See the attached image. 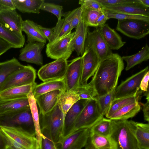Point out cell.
Masks as SVG:
<instances>
[{"label": "cell", "mask_w": 149, "mask_h": 149, "mask_svg": "<svg viewBox=\"0 0 149 149\" xmlns=\"http://www.w3.org/2000/svg\"><path fill=\"white\" fill-rule=\"evenodd\" d=\"M124 68L123 61L117 53H113L100 61L89 83L97 96L106 95L116 88L118 79Z\"/></svg>", "instance_id": "1"}, {"label": "cell", "mask_w": 149, "mask_h": 149, "mask_svg": "<svg viewBox=\"0 0 149 149\" xmlns=\"http://www.w3.org/2000/svg\"><path fill=\"white\" fill-rule=\"evenodd\" d=\"M135 121L111 120L110 137L116 143L117 149H139L135 135Z\"/></svg>", "instance_id": "2"}, {"label": "cell", "mask_w": 149, "mask_h": 149, "mask_svg": "<svg viewBox=\"0 0 149 149\" xmlns=\"http://www.w3.org/2000/svg\"><path fill=\"white\" fill-rule=\"evenodd\" d=\"M22 131L36 136L33 121L30 107L0 114V127Z\"/></svg>", "instance_id": "3"}, {"label": "cell", "mask_w": 149, "mask_h": 149, "mask_svg": "<svg viewBox=\"0 0 149 149\" xmlns=\"http://www.w3.org/2000/svg\"><path fill=\"white\" fill-rule=\"evenodd\" d=\"M39 115L41 129L47 132L55 143H58L63 137L64 116L57 104L49 112Z\"/></svg>", "instance_id": "4"}, {"label": "cell", "mask_w": 149, "mask_h": 149, "mask_svg": "<svg viewBox=\"0 0 149 149\" xmlns=\"http://www.w3.org/2000/svg\"><path fill=\"white\" fill-rule=\"evenodd\" d=\"M103 116L95 97L88 100L76 121L73 131L81 128H91Z\"/></svg>", "instance_id": "5"}, {"label": "cell", "mask_w": 149, "mask_h": 149, "mask_svg": "<svg viewBox=\"0 0 149 149\" xmlns=\"http://www.w3.org/2000/svg\"><path fill=\"white\" fill-rule=\"evenodd\" d=\"M35 69L30 65H24L10 75L4 81L0 88V92L12 87L29 84H35Z\"/></svg>", "instance_id": "6"}, {"label": "cell", "mask_w": 149, "mask_h": 149, "mask_svg": "<svg viewBox=\"0 0 149 149\" xmlns=\"http://www.w3.org/2000/svg\"><path fill=\"white\" fill-rule=\"evenodd\" d=\"M116 29L129 38L140 39L149 33V23L136 19L118 20Z\"/></svg>", "instance_id": "7"}, {"label": "cell", "mask_w": 149, "mask_h": 149, "mask_svg": "<svg viewBox=\"0 0 149 149\" xmlns=\"http://www.w3.org/2000/svg\"><path fill=\"white\" fill-rule=\"evenodd\" d=\"M74 32L51 42L46 45V53L52 59L64 58L67 60L74 50L71 44Z\"/></svg>", "instance_id": "8"}, {"label": "cell", "mask_w": 149, "mask_h": 149, "mask_svg": "<svg viewBox=\"0 0 149 149\" xmlns=\"http://www.w3.org/2000/svg\"><path fill=\"white\" fill-rule=\"evenodd\" d=\"M67 60L58 59L43 65L38 72L39 78L43 82L64 79L68 65Z\"/></svg>", "instance_id": "9"}, {"label": "cell", "mask_w": 149, "mask_h": 149, "mask_svg": "<svg viewBox=\"0 0 149 149\" xmlns=\"http://www.w3.org/2000/svg\"><path fill=\"white\" fill-rule=\"evenodd\" d=\"M148 71L149 67L147 66L122 82L119 86L116 87L113 98L130 96L136 94L139 91L142 79Z\"/></svg>", "instance_id": "10"}, {"label": "cell", "mask_w": 149, "mask_h": 149, "mask_svg": "<svg viewBox=\"0 0 149 149\" xmlns=\"http://www.w3.org/2000/svg\"><path fill=\"white\" fill-rule=\"evenodd\" d=\"M0 128L9 140L11 146L23 149H37L36 136L15 129Z\"/></svg>", "instance_id": "11"}, {"label": "cell", "mask_w": 149, "mask_h": 149, "mask_svg": "<svg viewBox=\"0 0 149 149\" xmlns=\"http://www.w3.org/2000/svg\"><path fill=\"white\" fill-rule=\"evenodd\" d=\"M90 130V128H81L62 137L55 143L57 149H82L85 145Z\"/></svg>", "instance_id": "12"}, {"label": "cell", "mask_w": 149, "mask_h": 149, "mask_svg": "<svg viewBox=\"0 0 149 149\" xmlns=\"http://www.w3.org/2000/svg\"><path fill=\"white\" fill-rule=\"evenodd\" d=\"M85 46L91 48L100 61L113 53L103 39L98 27L92 31L88 30Z\"/></svg>", "instance_id": "13"}, {"label": "cell", "mask_w": 149, "mask_h": 149, "mask_svg": "<svg viewBox=\"0 0 149 149\" xmlns=\"http://www.w3.org/2000/svg\"><path fill=\"white\" fill-rule=\"evenodd\" d=\"M81 56L82 70L80 84L81 85H84L87 84L89 78L94 75L100 60L91 48L86 46Z\"/></svg>", "instance_id": "14"}, {"label": "cell", "mask_w": 149, "mask_h": 149, "mask_svg": "<svg viewBox=\"0 0 149 149\" xmlns=\"http://www.w3.org/2000/svg\"><path fill=\"white\" fill-rule=\"evenodd\" d=\"M82 70V58L79 56L72 59L68 64L64 78L67 91H76L81 85Z\"/></svg>", "instance_id": "15"}, {"label": "cell", "mask_w": 149, "mask_h": 149, "mask_svg": "<svg viewBox=\"0 0 149 149\" xmlns=\"http://www.w3.org/2000/svg\"><path fill=\"white\" fill-rule=\"evenodd\" d=\"M45 45V43L41 42H28L20 50L19 59L39 65H42V51Z\"/></svg>", "instance_id": "16"}, {"label": "cell", "mask_w": 149, "mask_h": 149, "mask_svg": "<svg viewBox=\"0 0 149 149\" xmlns=\"http://www.w3.org/2000/svg\"><path fill=\"white\" fill-rule=\"evenodd\" d=\"M23 22L21 15L15 10H0V23L7 29L21 36H24L22 30Z\"/></svg>", "instance_id": "17"}, {"label": "cell", "mask_w": 149, "mask_h": 149, "mask_svg": "<svg viewBox=\"0 0 149 149\" xmlns=\"http://www.w3.org/2000/svg\"><path fill=\"white\" fill-rule=\"evenodd\" d=\"M88 100H79L68 111L64 118L63 137L73 131L76 121Z\"/></svg>", "instance_id": "18"}, {"label": "cell", "mask_w": 149, "mask_h": 149, "mask_svg": "<svg viewBox=\"0 0 149 149\" xmlns=\"http://www.w3.org/2000/svg\"><path fill=\"white\" fill-rule=\"evenodd\" d=\"M102 8L109 13L140 15L149 17V8L143 6L139 0L135 3L104 6Z\"/></svg>", "instance_id": "19"}, {"label": "cell", "mask_w": 149, "mask_h": 149, "mask_svg": "<svg viewBox=\"0 0 149 149\" xmlns=\"http://www.w3.org/2000/svg\"><path fill=\"white\" fill-rule=\"evenodd\" d=\"M62 91H54L35 98L39 108V115H44L55 107L57 105L59 96Z\"/></svg>", "instance_id": "20"}, {"label": "cell", "mask_w": 149, "mask_h": 149, "mask_svg": "<svg viewBox=\"0 0 149 149\" xmlns=\"http://www.w3.org/2000/svg\"><path fill=\"white\" fill-rule=\"evenodd\" d=\"M84 148V149H117V145L110 136L100 135L90 130Z\"/></svg>", "instance_id": "21"}, {"label": "cell", "mask_w": 149, "mask_h": 149, "mask_svg": "<svg viewBox=\"0 0 149 149\" xmlns=\"http://www.w3.org/2000/svg\"><path fill=\"white\" fill-rule=\"evenodd\" d=\"M75 30L72 40L71 44L77 55L81 56L84 51L85 45L88 26L85 23L82 17L81 21L75 28Z\"/></svg>", "instance_id": "22"}, {"label": "cell", "mask_w": 149, "mask_h": 149, "mask_svg": "<svg viewBox=\"0 0 149 149\" xmlns=\"http://www.w3.org/2000/svg\"><path fill=\"white\" fill-rule=\"evenodd\" d=\"M98 27L103 39L111 50H118L126 43L123 41L119 35L108 24L105 23Z\"/></svg>", "instance_id": "23"}, {"label": "cell", "mask_w": 149, "mask_h": 149, "mask_svg": "<svg viewBox=\"0 0 149 149\" xmlns=\"http://www.w3.org/2000/svg\"><path fill=\"white\" fill-rule=\"evenodd\" d=\"M22 30L26 34L28 42L46 43L47 40L41 31L39 25L33 21L29 19L23 21Z\"/></svg>", "instance_id": "24"}, {"label": "cell", "mask_w": 149, "mask_h": 149, "mask_svg": "<svg viewBox=\"0 0 149 149\" xmlns=\"http://www.w3.org/2000/svg\"><path fill=\"white\" fill-rule=\"evenodd\" d=\"M27 97L35 126L37 141V149H41L42 133L37 103L33 93L32 89L27 95Z\"/></svg>", "instance_id": "25"}, {"label": "cell", "mask_w": 149, "mask_h": 149, "mask_svg": "<svg viewBox=\"0 0 149 149\" xmlns=\"http://www.w3.org/2000/svg\"><path fill=\"white\" fill-rule=\"evenodd\" d=\"M29 107L27 97L20 98L0 100V114Z\"/></svg>", "instance_id": "26"}, {"label": "cell", "mask_w": 149, "mask_h": 149, "mask_svg": "<svg viewBox=\"0 0 149 149\" xmlns=\"http://www.w3.org/2000/svg\"><path fill=\"white\" fill-rule=\"evenodd\" d=\"M37 84L14 87L0 92V100L20 98L27 97Z\"/></svg>", "instance_id": "27"}, {"label": "cell", "mask_w": 149, "mask_h": 149, "mask_svg": "<svg viewBox=\"0 0 149 149\" xmlns=\"http://www.w3.org/2000/svg\"><path fill=\"white\" fill-rule=\"evenodd\" d=\"M65 89L64 79L52 80L43 82L36 85L32 90L34 97L49 92L59 90L63 91Z\"/></svg>", "instance_id": "28"}, {"label": "cell", "mask_w": 149, "mask_h": 149, "mask_svg": "<svg viewBox=\"0 0 149 149\" xmlns=\"http://www.w3.org/2000/svg\"><path fill=\"white\" fill-rule=\"evenodd\" d=\"M142 92L141 91L133 95L117 99L113 98L105 115L106 117L109 119L114 113L121 108L127 105L138 102Z\"/></svg>", "instance_id": "29"}, {"label": "cell", "mask_w": 149, "mask_h": 149, "mask_svg": "<svg viewBox=\"0 0 149 149\" xmlns=\"http://www.w3.org/2000/svg\"><path fill=\"white\" fill-rule=\"evenodd\" d=\"M135 135L139 149H149V124L134 122Z\"/></svg>", "instance_id": "30"}, {"label": "cell", "mask_w": 149, "mask_h": 149, "mask_svg": "<svg viewBox=\"0 0 149 149\" xmlns=\"http://www.w3.org/2000/svg\"><path fill=\"white\" fill-rule=\"evenodd\" d=\"M80 100L79 95L75 91L65 90L61 92L57 104L62 112L64 118L70 108Z\"/></svg>", "instance_id": "31"}, {"label": "cell", "mask_w": 149, "mask_h": 149, "mask_svg": "<svg viewBox=\"0 0 149 149\" xmlns=\"http://www.w3.org/2000/svg\"><path fill=\"white\" fill-rule=\"evenodd\" d=\"M16 9L23 13L39 14L44 0H13Z\"/></svg>", "instance_id": "32"}, {"label": "cell", "mask_w": 149, "mask_h": 149, "mask_svg": "<svg viewBox=\"0 0 149 149\" xmlns=\"http://www.w3.org/2000/svg\"><path fill=\"white\" fill-rule=\"evenodd\" d=\"M24 66L15 58L0 62V88L3 83L10 75L22 69Z\"/></svg>", "instance_id": "33"}, {"label": "cell", "mask_w": 149, "mask_h": 149, "mask_svg": "<svg viewBox=\"0 0 149 149\" xmlns=\"http://www.w3.org/2000/svg\"><path fill=\"white\" fill-rule=\"evenodd\" d=\"M141 106L138 102L126 105L114 113L109 119L127 120L134 117L140 111Z\"/></svg>", "instance_id": "34"}, {"label": "cell", "mask_w": 149, "mask_h": 149, "mask_svg": "<svg viewBox=\"0 0 149 149\" xmlns=\"http://www.w3.org/2000/svg\"><path fill=\"white\" fill-rule=\"evenodd\" d=\"M121 58L123 61L126 62L125 70H128L136 65L149 59L148 45L146 44L138 53L130 56H123Z\"/></svg>", "instance_id": "35"}, {"label": "cell", "mask_w": 149, "mask_h": 149, "mask_svg": "<svg viewBox=\"0 0 149 149\" xmlns=\"http://www.w3.org/2000/svg\"><path fill=\"white\" fill-rule=\"evenodd\" d=\"M0 37L9 43L13 48L22 47L25 42L24 36H21L10 31L0 23Z\"/></svg>", "instance_id": "36"}, {"label": "cell", "mask_w": 149, "mask_h": 149, "mask_svg": "<svg viewBox=\"0 0 149 149\" xmlns=\"http://www.w3.org/2000/svg\"><path fill=\"white\" fill-rule=\"evenodd\" d=\"M112 131L111 120L103 117L90 128V131L98 135L110 137Z\"/></svg>", "instance_id": "37"}, {"label": "cell", "mask_w": 149, "mask_h": 149, "mask_svg": "<svg viewBox=\"0 0 149 149\" xmlns=\"http://www.w3.org/2000/svg\"><path fill=\"white\" fill-rule=\"evenodd\" d=\"M53 33L50 42L63 38L71 32L70 23L64 18L58 20L55 26L53 28Z\"/></svg>", "instance_id": "38"}, {"label": "cell", "mask_w": 149, "mask_h": 149, "mask_svg": "<svg viewBox=\"0 0 149 149\" xmlns=\"http://www.w3.org/2000/svg\"><path fill=\"white\" fill-rule=\"evenodd\" d=\"M84 7L81 6L63 14L64 18L70 24L71 29L75 28L80 22Z\"/></svg>", "instance_id": "39"}, {"label": "cell", "mask_w": 149, "mask_h": 149, "mask_svg": "<svg viewBox=\"0 0 149 149\" xmlns=\"http://www.w3.org/2000/svg\"><path fill=\"white\" fill-rule=\"evenodd\" d=\"M84 7L82 17L85 23L88 26L97 27L96 23L97 20L103 12Z\"/></svg>", "instance_id": "40"}, {"label": "cell", "mask_w": 149, "mask_h": 149, "mask_svg": "<svg viewBox=\"0 0 149 149\" xmlns=\"http://www.w3.org/2000/svg\"><path fill=\"white\" fill-rule=\"evenodd\" d=\"M116 88L104 95L95 97L100 111L104 116L105 115L113 99Z\"/></svg>", "instance_id": "41"}, {"label": "cell", "mask_w": 149, "mask_h": 149, "mask_svg": "<svg viewBox=\"0 0 149 149\" xmlns=\"http://www.w3.org/2000/svg\"><path fill=\"white\" fill-rule=\"evenodd\" d=\"M104 11L106 13L108 19H115L118 20L136 19L143 21L149 23V17L144 16L128 14L111 13L104 10Z\"/></svg>", "instance_id": "42"}, {"label": "cell", "mask_w": 149, "mask_h": 149, "mask_svg": "<svg viewBox=\"0 0 149 149\" xmlns=\"http://www.w3.org/2000/svg\"><path fill=\"white\" fill-rule=\"evenodd\" d=\"M75 92L80 99L90 100L97 96L93 87L89 83L86 85H81Z\"/></svg>", "instance_id": "43"}, {"label": "cell", "mask_w": 149, "mask_h": 149, "mask_svg": "<svg viewBox=\"0 0 149 149\" xmlns=\"http://www.w3.org/2000/svg\"><path fill=\"white\" fill-rule=\"evenodd\" d=\"M62 6L53 3L45 2L44 1L42 4L40 10L50 13L54 15L57 19H61L63 14Z\"/></svg>", "instance_id": "44"}, {"label": "cell", "mask_w": 149, "mask_h": 149, "mask_svg": "<svg viewBox=\"0 0 149 149\" xmlns=\"http://www.w3.org/2000/svg\"><path fill=\"white\" fill-rule=\"evenodd\" d=\"M41 149H57L47 132L44 129L41 130Z\"/></svg>", "instance_id": "45"}, {"label": "cell", "mask_w": 149, "mask_h": 149, "mask_svg": "<svg viewBox=\"0 0 149 149\" xmlns=\"http://www.w3.org/2000/svg\"><path fill=\"white\" fill-rule=\"evenodd\" d=\"M79 3L81 6L86 8L95 9L102 12L104 11L101 5L96 0H80Z\"/></svg>", "instance_id": "46"}, {"label": "cell", "mask_w": 149, "mask_h": 149, "mask_svg": "<svg viewBox=\"0 0 149 149\" xmlns=\"http://www.w3.org/2000/svg\"><path fill=\"white\" fill-rule=\"evenodd\" d=\"M102 7L111 6L137 2L139 0H96Z\"/></svg>", "instance_id": "47"}, {"label": "cell", "mask_w": 149, "mask_h": 149, "mask_svg": "<svg viewBox=\"0 0 149 149\" xmlns=\"http://www.w3.org/2000/svg\"><path fill=\"white\" fill-rule=\"evenodd\" d=\"M11 146L9 140L0 128V149H7Z\"/></svg>", "instance_id": "48"}, {"label": "cell", "mask_w": 149, "mask_h": 149, "mask_svg": "<svg viewBox=\"0 0 149 149\" xmlns=\"http://www.w3.org/2000/svg\"><path fill=\"white\" fill-rule=\"evenodd\" d=\"M149 79V71L145 74L142 79L140 86V88L142 92L149 91L148 80Z\"/></svg>", "instance_id": "49"}, {"label": "cell", "mask_w": 149, "mask_h": 149, "mask_svg": "<svg viewBox=\"0 0 149 149\" xmlns=\"http://www.w3.org/2000/svg\"><path fill=\"white\" fill-rule=\"evenodd\" d=\"M12 48L13 47L9 43L0 37V56Z\"/></svg>", "instance_id": "50"}, {"label": "cell", "mask_w": 149, "mask_h": 149, "mask_svg": "<svg viewBox=\"0 0 149 149\" xmlns=\"http://www.w3.org/2000/svg\"><path fill=\"white\" fill-rule=\"evenodd\" d=\"M39 27L42 33L48 41L50 42L53 33V28H47L39 25Z\"/></svg>", "instance_id": "51"}, {"label": "cell", "mask_w": 149, "mask_h": 149, "mask_svg": "<svg viewBox=\"0 0 149 149\" xmlns=\"http://www.w3.org/2000/svg\"><path fill=\"white\" fill-rule=\"evenodd\" d=\"M0 7L2 9H16L13 0H0Z\"/></svg>", "instance_id": "52"}, {"label": "cell", "mask_w": 149, "mask_h": 149, "mask_svg": "<svg viewBox=\"0 0 149 149\" xmlns=\"http://www.w3.org/2000/svg\"><path fill=\"white\" fill-rule=\"evenodd\" d=\"M141 104L142 106V110L143 113L144 119L149 123V100H147L146 102L144 104Z\"/></svg>", "instance_id": "53"}, {"label": "cell", "mask_w": 149, "mask_h": 149, "mask_svg": "<svg viewBox=\"0 0 149 149\" xmlns=\"http://www.w3.org/2000/svg\"><path fill=\"white\" fill-rule=\"evenodd\" d=\"M108 19V18L106 13L104 11L97 20L96 23L97 27H100L104 24Z\"/></svg>", "instance_id": "54"}, {"label": "cell", "mask_w": 149, "mask_h": 149, "mask_svg": "<svg viewBox=\"0 0 149 149\" xmlns=\"http://www.w3.org/2000/svg\"><path fill=\"white\" fill-rule=\"evenodd\" d=\"M139 1L143 6L149 8V0H139Z\"/></svg>", "instance_id": "55"}, {"label": "cell", "mask_w": 149, "mask_h": 149, "mask_svg": "<svg viewBox=\"0 0 149 149\" xmlns=\"http://www.w3.org/2000/svg\"><path fill=\"white\" fill-rule=\"evenodd\" d=\"M7 149H23L22 148H19L15 147L12 146H10Z\"/></svg>", "instance_id": "56"}, {"label": "cell", "mask_w": 149, "mask_h": 149, "mask_svg": "<svg viewBox=\"0 0 149 149\" xmlns=\"http://www.w3.org/2000/svg\"><path fill=\"white\" fill-rule=\"evenodd\" d=\"M1 9H1V8L0 7V10H1Z\"/></svg>", "instance_id": "57"}]
</instances>
